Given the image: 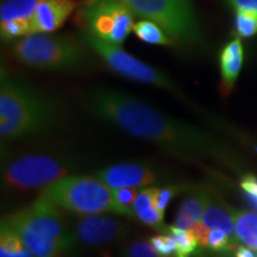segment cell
<instances>
[{"mask_svg": "<svg viewBox=\"0 0 257 257\" xmlns=\"http://www.w3.org/2000/svg\"><path fill=\"white\" fill-rule=\"evenodd\" d=\"M86 104L93 114L135 137L165 148L185 160L217 154L211 138L198 128L168 117L146 102L107 88L92 89Z\"/></svg>", "mask_w": 257, "mask_h": 257, "instance_id": "6da1fadb", "label": "cell"}, {"mask_svg": "<svg viewBox=\"0 0 257 257\" xmlns=\"http://www.w3.org/2000/svg\"><path fill=\"white\" fill-rule=\"evenodd\" d=\"M60 110L51 99L24 85L2 69L0 81V135L19 140L44 134L55 127Z\"/></svg>", "mask_w": 257, "mask_h": 257, "instance_id": "7a4b0ae2", "label": "cell"}, {"mask_svg": "<svg viewBox=\"0 0 257 257\" xmlns=\"http://www.w3.org/2000/svg\"><path fill=\"white\" fill-rule=\"evenodd\" d=\"M61 208L38 198L34 204L5 218L36 257H78V242L63 220Z\"/></svg>", "mask_w": 257, "mask_h": 257, "instance_id": "3957f363", "label": "cell"}, {"mask_svg": "<svg viewBox=\"0 0 257 257\" xmlns=\"http://www.w3.org/2000/svg\"><path fill=\"white\" fill-rule=\"evenodd\" d=\"M16 59L29 67L51 72H72L85 67L87 56L78 41L67 36L34 34L12 46Z\"/></svg>", "mask_w": 257, "mask_h": 257, "instance_id": "277c9868", "label": "cell"}, {"mask_svg": "<svg viewBox=\"0 0 257 257\" xmlns=\"http://www.w3.org/2000/svg\"><path fill=\"white\" fill-rule=\"evenodd\" d=\"M40 198L78 216L115 213L112 189L96 176H66L44 188Z\"/></svg>", "mask_w": 257, "mask_h": 257, "instance_id": "5b68a950", "label": "cell"}, {"mask_svg": "<svg viewBox=\"0 0 257 257\" xmlns=\"http://www.w3.org/2000/svg\"><path fill=\"white\" fill-rule=\"evenodd\" d=\"M135 17L153 21L175 43L195 47L201 43L199 19L189 0H119Z\"/></svg>", "mask_w": 257, "mask_h": 257, "instance_id": "8992f818", "label": "cell"}, {"mask_svg": "<svg viewBox=\"0 0 257 257\" xmlns=\"http://www.w3.org/2000/svg\"><path fill=\"white\" fill-rule=\"evenodd\" d=\"M73 163L47 154H30L12 160L5 167L3 178L9 187L29 191L48 186L69 176Z\"/></svg>", "mask_w": 257, "mask_h": 257, "instance_id": "52a82bcc", "label": "cell"}, {"mask_svg": "<svg viewBox=\"0 0 257 257\" xmlns=\"http://www.w3.org/2000/svg\"><path fill=\"white\" fill-rule=\"evenodd\" d=\"M85 40L88 46L101 57V60L107 64L110 69L113 70L124 78L133 80V81L152 85L155 87L166 89L170 93H174L180 98L185 99V95L179 91L174 82L168 76L165 75L155 67L150 66L137 57H135L125 51L120 46L113 43H108L93 36L92 34L85 35Z\"/></svg>", "mask_w": 257, "mask_h": 257, "instance_id": "ba28073f", "label": "cell"}, {"mask_svg": "<svg viewBox=\"0 0 257 257\" xmlns=\"http://www.w3.org/2000/svg\"><path fill=\"white\" fill-rule=\"evenodd\" d=\"M88 32L120 46L133 31L135 16L119 0H87L81 9Z\"/></svg>", "mask_w": 257, "mask_h": 257, "instance_id": "9c48e42d", "label": "cell"}, {"mask_svg": "<svg viewBox=\"0 0 257 257\" xmlns=\"http://www.w3.org/2000/svg\"><path fill=\"white\" fill-rule=\"evenodd\" d=\"M126 232L127 225L124 221L100 214L80 216L74 231L79 242L91 246L110 244L121 238Z\"/></svg>", "mask_w": 257, "mask_h": 257, "instance_id": "30bf717a", "label": "cell"}, {"mask_svg": "<svg viewBox=\"0 0 257 257\" xmlns=\"http://www.w3.org/2000/svg\"><path fill=\"white\" fill-rule=\"evenodd\" d=\"M111 189L123 187H148L159 181L160 174L152 166L140 162L118 163L98 170L95 174Z\"/></svg>", "mask_w": 257, "mask_h": 257, "instance_id": "8fae6325", "label": "cell"}, {"mask_svg": "<svg viewBox=\"0 0 257 257\" xmlns=\"http://www.w3.org/2000/svg\"><path fill=\"white\" fill-rule=\"evenodd\" d=\"M75 0H44L31 16L34 34H50L64 24L69 16L78 8Z\"/></svg>", "mask_w": 257, "mask_h": 257, "instance_id": "7c38bea8", "label": "cell"}, {"mask_svg": "<svg viewBox=\"0 0 257 257\" xmlns=\"http://www.w3.org/2000/svg\"><path fill=\"white\" fill-rule=\"evenodd\" d=\"M159 191L156 187H146L140 192L134 205L135 218L152 229L167 233L169 226L163 224L165 212H161L156 205Z\"/></svg>", "mask_w": 257, "mask_h": 257, "instance_id": "4fadbf2b", "label": "cell"}, {"mask_svg": "<svg viewBox=\"0 0 257 257\" xmlns=\"http://www.w3.org/2000/svg\"><path fill=\"white\" fill-rule=\"evenodd\" d=\"M211 194L212 193L205 189H197L188 194L180 205L174 226L182 230H189L193 224L200 221Z\"/></svg>", "mask_w": 257, "mask_h": 257, "instance_id": "5bb4252c", "label": "cell"}, {"mask_svg": "<svg viewBox=\"0 0 257 257\" xmlns=\"http://www.w3.org/2000/svg\"><path fill=\"white\" fill-rule=\"evenodd\" d=\"M243 46L239 38H234L223 48L220 53L221 83L225 92L232 89L243 64Z\"/></svg>", "mask_w": 257, "mask_h": 257, "instance_id": "9a60e30c", "label": "cell"}, {"mask_svg": "<svg viewBox=\"0 0 257 257\" xmlns=\"http://www.w3.org/2000/svg\"><path fill=\"white\" fill-rule=\"evenodd\" d=\"M201 221L206 225L208 229L224 230L234 242H238L236 230H234V221L232 213H231V207L225 205V202L218 201L213 194H211L210 200H208L204 214H202Z\"/></svg>", "mask_w": 257, "mask_h": 257, "instance_id": "2e32d148", "label": "cell"}, {"mask_svg": "<svg viewBox=\"0 0 257 257\" xmlns=\"http://www.w3.org/2000/svg\"><path fill=\"white\" fill-rule=\"evenodd\" d=\"M234 230L238 240L253 250L257 249V213L231 208Z\"/></svg>", "mask_w": 257, "mask_h": 257, "instance_id": "e0dca14e", "label": "cell"}, {"mask_svg": "<svg viewBox=\"0 0 257 257\" xmlns=\"http://www.w3.org/2000/svg\"><path fill=\"white\" fill-rule=\"evenodd\" d=\"M133 31L141 41L153 46H173L175 42L159 24L148 19H141L134 24Z\"/></svg>", "mask_w": 257, "mask_h": 257, "instance_id": "ac0fdd59", "label": "cell"}, {"mask_svg": "<svg viewBox=\"0 0 257 257\" xmlns=\"http://www.w3.org/2000/svg\"><path fill=\"white\" fill-rule=\"evenodd\" d=\"M0 257H36L23 243L17 232L8 224L2 223L0 230Z\"/></svg>", "mask_w": 257, "mask_h": 257, "instance_id": "d6986e66", "label": "cell"}, {"mask_svg": "<svg viewBox=\"0 0 257 257\" xmlns=\"http://www.w3.org/2000/svg\"><path fill=\"white\" fill-rule=\"evenodd\" d=\"M44 0H5L0 8V22L10 19H30L35 10Z\"/></svg>", "mask_w": 257, "mask_h": 257, "instance_id": "ffe728a7", "label": "cell"}, {"mask_svg": "<svg viewBox=\"0 0 257 257\" xmlns=\"http://www.w3.org/2000/svg\"><path fill=\"white\" fill-rule=\"evenodd\" d=\"M140 192L141 191L138 187H123L112 189L115 214L127 218H135L134 205Z\"/></svg>", "mask_w": 257, "mask_h": 257, "instance_id": "44dd1931", "label": "cell"}, {"mask_svg": "<svg viewBox=\"0 0 257 257\" xmlns=\"http://www.w3.org/2000/svg\"><path fill=\"white\" fill-rule=\"evenodd\" d=\"M0 34L4 41H15L32 35L30 19H10L0 22Z\"/></svg>", "mask_w": 257, "mask_h": 257, "instance_id": "7402d4cb", "label": "cell"}, {"mask_svg": "<svg viewBox=\"0 0 257 257\" xmlns=\"http://www.w3.org/2000/svg\"><path fill=\"white\" fill-rule=\"evenodd\" d=\"M236 31L239 37L248 38L257 34V12L236 10Z\"/></svg>", "mask_w": 257, "mask_h": 257, "instance_id": "603a6c76", "label": "cell"}, {"mask_svg": "<svg viewBox=\"0 0 257 257\" xmlns=\"http://www.w3.org/2000/svg\"><path fill=\"white\" fill-rule=\"evenodd\" d=\"M237 245V242L231 238V237L220 229H211L208 233L207 239V248L212 251L216 252H227L233 250Z\"/></svg>", "mask_w": 257, "mask_h": 257, "instance_id": "cb8c5ba5", "label": "cell"}, {"mask_svg": "<svg viewBox=\"0 0 257 257\" xmlns=\"http://www.w3.org/2000/svg\"><path fill=\"white\" fill-rule=\"evenodd\" d=\"M149 242L161 257H175L176 243L174 237L169 232L153 236Z\"/></svg>", "mask_w": 257, "mask_h": 257, "instance_id": "d4e9b609", "label": "cell"}, {"mask_svg": "<svg viewBox=\"0 0 257 257\" xmlns=\"http://www.w3.org/2000/svg\"><path fill=\"white\" fill-rule=\"evenodd\" d=\"M123 257H161L148 240H136L123 250Z\"/></svg>", "mask_w": 257, "mask_h": 257, "instance_id": "484cf974", "label": "cell"}, {"mask_svg": "<svg viewBox=\"0 0 257 257\" xmlns=\"http://www.w3.org/2000/svg\"><path fill=\"white\" fill-rule=\"evenodd\" d=\"M181 191L182 187L180 185H169L161 188L159 191V195H157V208H159L161 212H165L169 202L172 201L175 195H178Z\"/></svg>", "mask_w": 257, "mask_h": 257, "instance_id": "4316f807", "label": "cell"}, {"mask_svg": "<svg viewBox=\"0 0 257 257\" xmlns=\"http://www.w3.org/2000/svg\"><path fill=\"white\" fill-rule=\"evenodd\" d=\"M192 231V233L194 234V237L197 238L199 245L201 248H207V239H208V233H210V230L204 223H198L193 224L192 227L189 229Z\"/></svg>", "mask_w": 257, "mask_h": 257, "instance_id": "83f0119b", "label": "cell"}, {"mask_svg": "<svg viewBox=\"0 0 257 257\" xmlns=\"http://www.w3.org/2000/svg\"><path fill=\"white\" fill-rule=\"evenodd\" d=\"M240 187L246 192V194L257 198V179L253 175L249 174L244 176L240 181Z\"/></svg>", "mask_w": 257, "mask_h": 257, "instance_id": "f1b7e54d", "label": "cell"}, {"mask_svg": "<svg viewBox=\"0 0 257 257\" xmlns=\"http://www.w3.org/2000/svg\"><path fill=\"white\" fill-rule=\"evenodd\" d=\"M234 10H249L257 12V0H227Z\"/></svg>", "mask_w": 257, "mask_h": 257, "instance_id": "f546056e", "label": "cell"}, {"mask_svg": "<svg viewBox=\"0 0 257 257\" xmlns=\"http://www.w3.org/2000/svg\"><path fill=\"white\" fill-rule=\"evenodd\" d=\"M234 257H257L253 249L246 246H237L234 250Z\"/></svg>", "mask_w": 257, "mask_h": 257, "instance_id": "4dcf8cb0", "label": "cell"}]
</instances>
